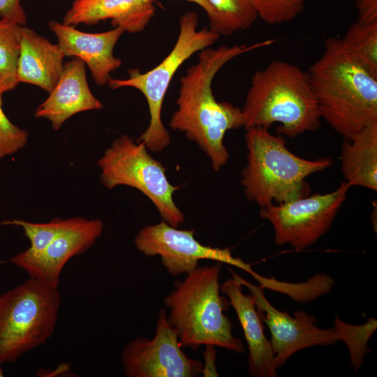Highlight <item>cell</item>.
<instances>
[{
    "label": "cell",
    "instance_id": "obj_17",
    "mask_svg": "<svg viewBox=\"0 0 377 377\" xmlns=\"http://www.w3.org/2000/svg\"><path fill=\"white\" fill-rule=\"evenodd\" d=\"M155 11L153 1L147 0H74L63 23L76 27L110 20L114 27L133 34L146 28Z\"/></svg>",
    "mask_w": 377,
    "mask_h": 377
},
{
    "label": "cell",
    "instance_id": "obj_20",
    "mask_svg": "<svg viewBox=\"0 0 377 377\" xmlns=\"http://www.w3.org/2000/svg\"><path fill=\"white\" fill-rule=\"evenodd\" d=\"M214 17L209 29L219 36H230L250 27L256 20L257 12L252 0H208Z\"/></svg>",
    "mask_w": 377,
    "mask_h": 377
},
{
    "label": "cell",
    "instance_id": "obj_23",
    "mask_svg": "<svg viewBox=\"0 0 377 377\" xmlns=\"http://www.w3.org/2000/svg\"><path fill=\"white\" fill-rule=\"evenodd\" d=\"M68 219L54 218L47 223H36L20 219L0 222V226L11 225L21 227L30 242L31 252H38L44 249L54 238L64 228Z\"/></svg>",
    "mask_w": 377,
    "mask_h": 377
},
{
    "label": "cell",
    "instance_id": "obj_29",
    "mask_svg": "<svg viewBox=\"0 0 377 377\" xmlns=\"http://www.w3.org/2000/svg\"><path fill=\"white\" fill-rule=\"evenodd\" d=\"M147 1H152L153 0H147ZM188 1L194 3L199 6L207 15L209 22L213 20L214 17V10L209 3L208 0H186Z\"/></svg>",
    "mask_w": 377,
    "mask_h": 377
},
{
    "label": "cell",
    "instance_id": "obj_3",
    "mask_svg": "<svg viewBox=\"0 0 377 377\" xmlns=\"http://www.w3.org/2000/svg\"><path fill=\"white\" fill-rule=\"evenodd\" d=\"M241 109L245 129L278 123L289 138L318 129L322 119L308 73L281 60L254 73Z\"/></svg>",
    "mask_w": 377,
    "mask_h": 377
},
{
    "label": "cell",
    "instance_id": "obj_1",
    "mask_svg": "<svg viewBox=\"0 0 377 377\" xmlns=\"http://www.w3.org/2000/svg\"><path fill=\"white\" fill-rule=\"evenodd\" d=\"M274 40L251 46L235 45L205 48L199 52L197 62L180 79L177 110L169 126L184 133L207 156L212 169L218 172L228 161L224 145L226 133L243 127L242 109L229 102H219L212 91L213 80L219 70L237 56L272 45Z\"/></svg>",
    "mask_w": 377,
    "mask_h": 377
},
{
    "label": "cell",
    "instance_id": "obj_25",
    "mask_svg": "<svg viewBox=\"0 0 377 377\" xmlns=\"http://www.w3.org/2000/svg\"><path fill=\"white\" fill-rule=\"evenodd\" d=\"M0 94V159L11 156L25 147L29 134L24 129L13 124L2 108Z\"/></svg>",
    "mask_w": 377,
    "mask_h": 377
},
{
    "label": "cell",
    "instance_id": "obj_14",
    "mask_svg": "<svg viewBox=\"0 0 377 377\" xmlns=\"http://www.w3.org/2000/svg\"><path fill=\"white\" fill-rule=\"evenodd\" d=\"M48 26L65 57L80 59L88 66L96 84H108L111 73L121 65V60L114 56L113 51L125 32L123 29L87 33L54 20L50 21Z\"/></svg>",
    "mask_w": 377,
    "mask_h": 377
},
{
    "label": "cell",
    "instance_id": "obj_15",
    "mask_svg": "<svg viewBox=\"0 0 377 377\" xmlns=\"http://www.w3.org/2000/svg\"><path fill=\"white\" fill-rule=\"evenodd\" d=\"M102 103L90 90L86 64L73 57L64 65L61 75L48 97L37 108L35 116L50 121L58 131L72 116L84 111L101 110Z\"/></svg>",
    "mask_w": 377,
    "mask_h": 377
},
{
    "label": "cell",
    "instance_id": "obj_10",
    "mask_svg": "<svg viewBox=\"0 0 377 377\" xmlns=\"http://www.w3.org/2000/svg\"><path fill=\"white\" fill-rule=\"evenodd\" d=\"M351 186L343 182L336 190L260 208V216L274 230L277 245L302 250L316 242L330 228Z\"/></svg>",
    "mask_w": 377,
    "mask_h": 377
},
{
    "label": "cell",
    "instance_id": "obj_8",
    "mask_svg": "<svg viewBox=\"0 0 377 377\" xmlns=\"http://www.w3.org/2000/svg\"><path fill=\"white\" fill-rule=\"evenodd\" d=\"M60 304L58 288L31 277L0 296V365L17 361L50 339Z\"/></svg>",
    "mask_w": 377,
    "mask_h": 377
},
{
    "label": "cell",
    "instance_id": "obj_12",
    "mask_svg": "<svg viewBox=\"0 0 377 377\" xmlns=\"http://www.w3.org/2000/svg\"><path fill=\"white\" fill-rule=\"evenodd\" d=\"M167 320L165 309L158 313L152 339L138 337L122 349L121 360L126 377H197L202 363L188 357Z\"/></svg>",
    "mask_w": 377,
    "mask_h": 377
},
{
    "label": "cell",
    "instance_id": "obj_27",
    "mask_svg": "<svg viewBox=\"0 0 377 377\" xmlns=\"http://www.w3.org/2000/svg\"><path fill=\"white\" fill-rule=\"evenodd\" d=\"M357 20L361 23L377 22V0H357Z\"/></svg>",
    "mask_w": 377,
    "mask_h": 377
},
{
    "label": "cell",
    "instance_id": "obj_28",
    "mask_svg": "<svg viewBox=\"0 0 377 377\" xmlns=\"http://www.w3.org/2000/svg\"><path fill=\"white\" fill-rule=\"evenodd\" d=\"M204 352V365L202 364V374L203 376H218V372L216 367V352L215 346L212 345H206Z\"/></svg>",
    "mask_w": 377,
    "mask_h": 377
},
{
    "label": "cell",
    "instance_id": "obj_9",
    "mask_svg": "<svg viewBox=\"0 0 377 377\" xmlns=\"http://www.w3.org/2000/svg\"><path fill=\"white\" fill-rule=\"evenodd\" d=\"M148 151L142 142H135L127 135L117 138L97 161L101 184L108 189L124 185L140 191L164 221L177 228L185 219L173 199L179 186L170 184L166 168Z\"/></svg>",
    "mask_w": 377,
    "mask_h": 377
},
{
    "label": "cell",
    "instance_id": "obj_16",
    "mask_svg": "<svg viewBox=\"0 0 377 377\" xmlns=\"http://www.w3.org/2000/svg\"><path fill=\"white\" fill-rule=\"evenodd\" d=\"M221 292L228 296L242 327L248 346V372L253 377H275L276 368L274 353L265 333L263 320L257 311L254 297L245 295L242 285L230 278L221 286Z\"/></svg>",
    "mask_w": 377,
    "mask_h": 377
},
{
    "label": "cell",
    "instance_id": "obj_21",
    "mask_svg": "<svg viewBox=\"0 0 377 377\" xmlns=\"http://www.w3.org/2000/svg\"><path fill=\"white\" fill-rule=\"evenodd\" d=\"M16 22L0 18V94L18 84L17 67L20 52V28Z\"/></svg>",
    "mask_w": 377,
    "mask_h": 377
},
{
    "label": "cell",
    "instance_id": "obj_6",
    "mask_svg": "<svg viewBox=\"0 0 377 377\" xmlns=\"http://www.w3.org/2000/svg\"><path fill=\"white\" fill-rule=\"evenodd\" d=\"M230 272L254 297L257 311L271 334L270 343L276 369L302 349L331 345L338 340L347 345L351 365L355 368L362 365L365 355L369 353L367 342L377 327L374 318H369L364 325H353L336 317L333 328L322 329L316 325L317 319L304 311H295L291 316L286 311L278 310L266 299L263 287L246 281L232 269Z\"/></svg>",
    "mask_w": 377,
    "mask_h": 377
},
{
    "label": "cell",
    "instance_id": "obj_13",
    "mask_svg": "<svg viewBox=\"0 0 377 377\" xmlns=\"http://www.w3.org/2000/svg\"><path fill=\"white\" fill-rule=\"evenodd\" d=\"M103 224L99 219H68L64 228L42 251L27 249L13 256L10 263L25 271L29 277L58 288L66 263L89 249L101 236Z\"/></svg>",
    "mask_w": 377,
    "mask_h": 377
},
{
    "label": "cell",
    "instance_id": "obj_7",
    "mask_svg": "<svg viewBox=\"0 0 377 377\" xmlns=\"http://www.w3.org/2000/svg\"><path fill=\"white\" fill-rule=\"evenodd\" d=\"M198 27L197 13L186 12L179 18V31L175 45L157 66L145 73L135 68L130 69L127 78L111 77L108 82L112 89L132 87L145 96L149 122L138 141L152 152L162 151L171 142L170 135L161 117L163 101L174 75L193 54L209 47L220 36L209 28L198 29Z\"/></svg>",
    "mask_w": 377,
    "mask_h": 377
},
{
    "label": "cell",
    "instance_id": "obj_11",
    "mask_svg": "<svg viewBox=\"0 0 377 377\" xmlns=\"http://www.w3.org/2000/svg\"><path fill=\"white\" fill-rule=\"evenodd\" d=\"M137 249L147 257L160 256L167 272L176 276L188 274L198 267L200 260H212L237 267L251 274L258 281L260 275L251 265L232 256L229 248L204 245L195 238V230H180L163 220L143 227L136 235Z\"/></svg>",
    "mask_w": 377,
    "mask_h": 377
},
{
    "label": "cell",
    "instance_id": "obj_18",
    "mask_svg": "<svg viewBox=\"0 0 377 377\" xmlns=\"http://www.w3.org/2000/svg\"><path fill=\"white\" fill-rule=\"evenodd\" d=\"M64 57L57 43L54 44L33 29L21 26L17 67L18 83L34 84L51 92L61 75Z\"/></svg>",
    "mask_w": 377,
    "mask_h": 377
},
{
    "label": "cell",
    "instance_id": "obj_26",
    "mask_svg": "<svg viewBox=\"0 0 377 377\" xmlns=\"http://www.w3.org/2000/svg\"><path fill=\"white\" fill-rule=\"evenodd\" d=\"M0 17L26 26V12L21 0H0Z\"/></svg>",
    "mask_w": 377,
    "mask_h": 377
},
{
    "label": "cell",
    "instance_id": "obj_4",
    "mask_svg": "<svg viewBox=\"0 0 377 377\" xmlns=\"http://www.w3.org/2000/svg\"><path fill=\"white\" fill-rule=\"evenodd\" d=\"M221 263L198 267L164 300L169 309V325L175 331L182 348L197 350L212 345L242 353L244 345L232 332V325L225 315L228 302L220 295L219 281Z\"/></svg>",
    "mask_w": 377,
    "mask_h": 377
},
{
    "label": "cell",
    "instance_id": "obj_24",
    "mask_svg": "<svg viewBox=\"0 0 377 377\" xmlns=\"http://www.w3.org/2000/svg\"><path fill=\"white\" fill-rule=\"evenodd\" d=\"M258 17L275 25L288 22L304 9V0H252Z\"/></svg>",
    "mask_w": 377,
    "mask_h": 377
},
{
    "label": "cell",
    "instance_id": "obj_19",
    "mask_svg": "<svg viewBox=\"0 0 377 377\" xmlns=\"http://www.w3.org/2000/svg\"><path fill=\"white\" fill-rule=\"evenodd\" d=\"M341 168L346 182L377 190V123L344 140L341 149Z\"/></svg>",
    "mask_w": 377,
    "mask_h": 377
},
{
    "label": "cell",
    "instance_id": "obj_22",
    "mask_svg": "<svg viewBox=\"0 0 377 377\" xmlns=\"http://www.w3.org/2000/svg\"><path fill=\"white\" fill-rule=\"evenodd\" d=\"M341 40L353 57L377 76V22L357 21L348 27Z\"/></svg>",
    "mask_w": 377,
    "mask_h": 377
},
{
    "label": "cell",
    "instance_id": "obj_2",
    "mask_svg": "<svg viewBox=\"0 0 377 377\" xmlns=\"http://www.w3.org/2000/svg\"><path fill=\"white\" fill-rule=\"evenodd\" d=\"M308 74L321 119L344 140L377 123V76L353 57L341 38L325 41Z\"/></svg>",
    "mask_w": 377,
    "mask_h": 377
},
{
    "label": "cell",
    "instance_id": "obj_5",
    "mask_svg": "<svg viewBox=\"0 0 377 377\" xmlns=\"http://www.w3.org/2000/svg\"><path fill=\"white\" fill-rule=\"evenodd\" d=\"M247 163L242 171L241 184L247 198L260 208L307 196L306 178L332 165L329 158H302L291 152L281 136L267 128L246 129Z\"/></svg>",
    "mask_w": 377,
    "mask_h": 377
},
{
    "label": "cell",
    "instance_id": "obj_30",
    "mask_svg": "<svg viewBox=\"0 0 377 377\" xmlns=\"http://www.w3.org/2000/svg\"><path fill=\"white\" fill-rule=\"evenodd\" d=\"M3 376V371L1 368V365H0V377Z\"/></svg>",
    "mask_w": 377,
    "mask_h": 377
}]
</instances>
